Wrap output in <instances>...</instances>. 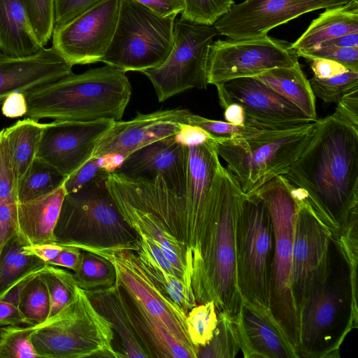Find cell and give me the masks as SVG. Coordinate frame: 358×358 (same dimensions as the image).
Wrapping results in <instances>:
<instances>
[{
    "instance_id": "6da1fadb",
    "label": "cell",
    "mask_w": 358,
    "mask_h": 358,
    "mask_svg": "<svg viewBox=\"0 0 358 358\" xmlns=\"http://www.w3.org/2000/svg\"><path fill=\"white\" fill-rule=\"evenodd\" d=\"M315 122L309 143L282 176L306 192L336 239L358 215V127L334 113Z\"/></svg>"
},
{
    "instance_id": "7a4b0ae2",
    "label": "cell",
    "mask_w": 358,
    "mask_h": 358,
    "mask_svg": "<svg viewBox=\"0 0 358 358\" xmlns=\"http://www.w3.org/2000/svg\"><path fill=\"white\" fill-rule=\"evenodd\" d=\"M245 194L222 164L216 173L208 203L192 287L199 303L213 301L218 312L236 318L243 299L236 275V229Z\"/></svg>"
},
{
    "instance_id": "3957f363",
    "label": "cell",
    "mask_w": 358,
    "mask_h": 358,
    "mask_svg": "<svg viewBox=\"0 0 358 358\" xmlns=\"http://www.w3.org/2000/svg\"><path fill=\"white\" fill-rule=\"evenodd\" d=\"M25 118L36 121H119L131 99L125 72L110 65L71 74L24 93Z\"/></svg>"
},
{
    "instance_id": "277c9868",
    "label": "cell",
    "mask_w": 358,
    "mask_h": 358,
    "mask_svg": "<svg viewBox=\"0 0 358 358\" xmlns=\"http://www.w3.org/2000/svg\"><path fill=\"white\" fill-rule=\"evenodd\" d=\"M31 338L39 358L124 357L113 345L112 323L78 285L62 310L34 325Z\"/></svg>"
},
{
    "instance_id": "5b68a950",
    "label": "cell",
    "mask_w": 358,
    "mask_h": 358,
    "mask_svg": "<svg viewBox=\"0 0 358 358\" xmlns=\"http://www.w3.org/2000/svg\"><path fill=\"white\" fill-rule=\"evenodd\" d=\"M315 121L246 137H221L216 142L217 152L248 194L287 171L311 139Z\"/></svg>"
},
{
    "instance_id": "8992f818",
    "label": "cell",
    "mask_w": 358,
    "mask_h": 358,
    "mask_svg": "<svg viewBox=\"0 0 358 358\" xmlns=\"http://www.w3.org/2000/svg\"><path fill=\"white\" fill-rule=\"evenodd\" d=\"M252 192L266 204L273 227L275 247L269 284L270 313L298 355L299 320L292 287L296 201L290 182L282 176L273 178Z\"/></svg>"
},
{
    "instance_id": "52a82bcc",
    "label": "cell",
    "mask_w": 358,
    "mask_h": 358,
    "mask_svg": "<svg viewBox=\"0 0 358 358\" xmlns=\"http://www.w3.org/2000/svg\"><path fill=\"white\" fill-rule=\"evenodd\" d=\"M332 273L314 289L299 315V358L339 357L345 338L357 328V292L349 269L340 280Z\"/></svg>"
},
{
    "instance_id": "ba28073f",
    "label": "cell",
    "mask_w": 358,
    "mask_h": 358,
    "mask_svg": "<svg viewBox=\"0 0 358 358\" xmlns=\"http://www.w3.org/2000/svg\"><path fill=\"white\" fill-rule=\"evenodd\" d=\"M106 181L66 194L55 229L57 244L110 247L135 241L137 234L120 213Z\"/></svg>"
},
{
    "instance_id": "9c48e42d",
    "label": "cell",
    "mask_w": 358,
    "mask_h": 358,
    "mask_svg": "<svg viewBox=\"0 0 358 358\" xmlns=\"http://www.w3.org/2000/svg\"><path fill=\"white\" fill-rule=\"evenodd\" d=\"M176 17L159 16L135 0H120L116 29L101 62L125 73L159 67L173 48Z\"/></svg>"
},
{
    "instance_id": "30bf717a",
    "label": "cell",
    "mask_w": 358,
    "mask_h": 358,
    "mask_svg": "<svg viewBox=\"0 0 358 358\" xmlns=\"http://www.w3.org/2000/svg\"><path fill=\"white\" fill-rule=\"evenodd\" d=\"M274 247L273 227L266 204L254 192L245 194L236 221L237 284L243 300L269 313Z\"/></svg>"
},
{
    "instance_id": "8fae6325",
    "label": "cell",
    "mask_w": 358,
    "mask_h": 358,
    "mask_svg": "<svg viewBox=\"0 0 358 358\" xmlns=\"http://www.w3.org/2000/svg\"><path fill=\"white\" fill-rule=\"evenodd\" d=\"M173 48L157 68L143 71L159 102L190 89H206L209 47L218 33L213 26L181 18L174 24Z\"/></svg>"
},
{
    "instance_id": "7c38bea8",
    "label": "cell",
    "mask_w": 358,
    "mask_h": 358,
    "mask_svg": "<svg viewBox=\"0 0 358 358\" xmlns=\"http://www.w3.org/2000/svg\"><path fill=\"white\" fill-rule=\"evenodd\" d=\"M290 185L297 203L292 287L299 320V315L310 294L333 271L331 245L334 238L313 210L306 192L292 182Z\"/></svg>"
},
{
    "instance_id": "4fadbf2b",
    "label": "cell",
    "mask_w": 358,
    "mask_h": 358,
    "mask_svg": "<svg viewBox=\"0 0 358 358\" xmlns=\"http://www.w3.org/2000/svg\"><path fill=\"white\" fill-rule=\"evenodd\" d=\"M76 248L110 262L115 270V285L139 302L177 341L197 357L198 349L187 334V314L164 294L146 273L133 250L132 243L110 247L79 245Z\"/></svg>"
},
{
    "instance_id": "5bb4252c",
    "label": "cell",
    "mask_w": 358,
    "mask_h": 358,
    "mask_svg": "<svg viewBox=\"0 0 358 358\" xmlns=\"http://www.w3.org/2000/svg\"><path fill=\"white\" fill-rule=\"evenodd\" d=\"M299 57L292 43L268 35L213 41L208 52V84L215 85L275 68L291 67L299 63Z\"/></svg>"
},
{
    "instance_id": "9a60e30c",
    "label": "cell",
    "mask_w": 358,
    "mask_h": 358,
    "mask_svg": "<svg viewBox=\"0 0 358 358\" xmlns=\"http://www.w3.org/2000/svg\"><path fill=\"white\" fill-rule=\"evenodd\" d=\"M120 0H101L54 28L52 48L72 66L101 62L113 37Z\"/></svg>"
},
{
    "instance_id": "2e32d148",
    "label": "cell",
    "mask_w": 358,
    "mask_h": 358,
    "mask_svg": "<svg viewBox=\"0 0 358 358\" xmlns=\"http://www.w3.org/2000/svg\"><path fill=\"white\" fill-rule=\"evenodd\" d=\"M351 0H245L234 4L213 26L229 39L259 38L300 15Z\"/></svg>"
},
{
    "instance_id": "e0dca14e",
    "label": "cell",
    "mask_w": 358,
    "mask_h": 358,
    "mask_svg": "<svg viewBox=\"0 0 358 358\" xmlns=\"http://www.w3.org/2000/svg\"><path fill=\"white\" fill-rule=\"evenodd\" d=\"M215 87L222 108L231 103L243 107L246 125L283 129L314 121L255 77L234 78Z\"/></svg>"
},
{
    "instance_id": "ac0fdd59",
    "label": "cell",
    "mask_w": 358,
    "mask_h": 358,
    "mask_svg": "<svg viewBox=\"0 0 358 358\" xmlns=\"http://www.w3.org/2000/svg\"><path fill=\"white\" fill-rule=\"evenodd\" d=\"M114 122L101 119L46 123L36 157L67 178L92 158L96 142Z\"/></svg>"
},
{
    "instance_id": "d6986e66",
    "label": "cell",
    "mask_w": 358,
    "mask_h": 358,
    "mask_svg": "<svg viewBox=\"0 0 358 358\" xmlns=\"http://www.w3.org/2000/svg\"><path fill=\"white\" fill-rule=\"evenodd\" d=\"M192 113L188 109L160 110L150 113L139 112L127 121H115L98 140L92 158L118 153L125 158L136 150L179 132Z\"/></svg>"
},
{
    "instance_id": "ffe728a7",
    "label": "cell",
    "mask_w": 358,
    "mask_h": 358,
    "mask_svg": "<svg viewBox=\"0 0 358 358\" xmlns=\"http://www.w3.org/2000/svg\"><path fill=\"white\" fill-rule=\"evenodd\" d=\"M189 178L185 192V246L193 265L199 258L211 189L221 163L216 150V141L189 146Z\"/></svg>"
},
{
    "instance_id": "44dd1931",
    "label": "cell",
    "mask_w": 358,
    "mask_h": 358,
    "mask_svg": "<svg viewBox=\"0 0 358 358\" xmlns=\"http://www.w3.org/2000/svg\"><path fill=\"white\" fill-rule=\"evenodd\" d=\"M189 147L175 135L154 141L127 156L115 172L132 178L161 176L169 187L185 191L189 178Z\"/></svg>"
},
{
    "instance_id": "7402d4cb",
    "label": "cell",
    "mask_w": 358,
    "mask_h": 358,
    "mask_svg": "<svg viewBox=\"0 0 358 358\" xmlns=\"http://www.w3.org/2000/svg\"><path fill=\"white\" fill-rule=\"evenodd\" d=\"M72 65L52 47L29 57L0 52V105L13 92H26L71 74Z\"/></svg>"
},
{
    "instance_id": "603a6c76",
    "label": "cell",
    "mask_w": 358,
    "mask_h": 358,
    "mask_svg": "<svg viewBox=\"0 0 358 358\" xmlns=\"http://www.w3.org/2000/svg\"><path fill=\"white\" fill-rule=\"evenodd\" d=\"M236 322L245 358H299L268 312L243 300Z\"/></svg>"
},
{
    "instance_id": "cb8c5ba5",
    "label": "cell",
    "mask_w": 358,
    "mask_h": 358,
    "mask_svg": "<svg viewBox=\"0 0 358 358\" xmlns=\"http://www.w3.org/2000/svg\"><path fill=\"white\" fill-rule=\"evenodd\" d=\"M66 194L62 185L48 194L27 201H17L15 233L24 246L56 243L55 229Z\"/></svg>"
},
{
    "instance_id": "d4e9b609",
    "label": "cell",
    "mask_w": 358,
    "mask_h": 358,
    "mask_svg": "<svg viewBox=\"0 0 358 358\" xmlns=\"http://www.w3.org/2000/svg\"><path fill=\"white\" fill-rule=\"evenodd\" d=\"M110 196L129 226L137 235L143 234L159 245L180 273L185 285L192 288L191 262L186 248L154 214L140 209L116 195Z\"/></svg>"
},
{
    "instance_id": "484cf974",
    "label": "cell",
    "mask_w": 358,
    "mask_h": 358,
    "mask_svg": "<svg viewBox=\"0 0 358 358\" xmlns=\"http://www.w3.org/2000/svg\"><path fill=\"white\" fill-rule=\"evenodd\" d=\"M43 48L38 39L22 0H0V52L29 57Z\"/></svg>"
},
{
    "instance_id": "4316f807",
    "label": "cell",
    "mask_w": 358,
    "mask_h": 358,
    "mask_svg": "<svg viewBox=\"0 0 358 358\" xmlns=\"http://www.w3.org/2000/svg\"><path fill=\"white\" fill-rule=\"evenodd\" d=\"M122 291L137 336L149 357H197L196 354L177 341L139 302L122 289Z\"/></svg>"
},
{
    "instance_id": "83f0119b",
    "label": "cell",
    "mask_w": 358,
    "mask_h": 358,
    "mask_svg": "<svg viewBox=\"0 0 358 358\" xmlns=\"http://www.w3.org/2000/svg\"><path fill=\"white\" fill-rule=\"evenodd\" d=\"M85 292L96 308L112 323L119 334L124 357H149L137 336L122 289L115 285L106 289Z\"/></svg>"
},
{
    "instance_id": "f1b7e54d",
    "label": "cell",
    "mask_w": 358,
    "mask_h": 358,
    "mask_svg": "<svg viewBox=\"0 0 358 358\" xmlns=\"http://www.w3.org/2000/svg\"><path fill=\"white\" fill-rule=\"evenodd\" d=\"M358 32V0L325 9L313 20L293 43L297 52L305 51L321 43L350 33Z\"/></svg>"
},
{
    "instance_id": "f546056e",
    "label": "cell",
    "mask_w": 358,
    "mask_h": 358,
    "mask_svg": "<svg viewBox=\"0 0 358 358\" xmlns=\"http://www.w3.org/2000/svg\"><path fill=\"white\" fill-rule=\"evenodd\" d=\"M253 77L296 106L309 119H317L315 96L299 63L272 69Z\"/></svg>"
},
{
    "instance_id": "4dcf8cb0",
    "label": "cell",
    "mask_w": 358,
    "mask_h": 358,
    "mask_svg": "<svg viewBox=\"0 0 358 358\" xmlns=\"http://www.w3.org/2000/svg\"><path fill=\"white\" fill-rule=\"evenodd\" d=\"M45 124L30 118L3 128L10 166L17 189L36 157Z\"/></svg>"
},
{
    "instance_id": "1f68e13d",
    "label": "cell",
    "mask_w": 358,
    "mask_h": 358,
    "mask_svg": "<svg viewBox=\"0 0 358 358\" xmlns=\"http://www.w3.org/2000/svg\"><path fill=\"white\" fill-rule=\"evenodd\" d=\"M132 247L141 266L155 284L187 314L196 305L192 288L187 287L179 278L163 268L136 238L133 241Z\"/></svg>"
},
{
    "instance_id": "d6a6232c",
    "label": "cell",
    "mask_w": 358,
    "mask_h": 358,
    "mask_svg": "<svg viewBox=\"0 0 358 358\" xmlns=\"http://www.w3.org/2000/svg\"><path fill=\"white\" fill-rule=\"evenodd\" d=\"M24 245L15 233L4 245L0 255V296L21 279L43 269L46 263L23 252Z\"/></svg>"
},
{
    "instance_id": "836d02e7",
    "label": "cell",
    "mask_w": 358,
    "mask_h": 358,
    "mask_svg": "<svg viewBox=\"0 0 358 358\" xmlns=\"http://www.w3.org/2000/svg\"><path fill=\"white\" fill-rule=\"evenodd\" d=\"M66 178L36 157L19 185L17 201H27L48 194L63 185Z\"/></svg>"
},
{
    "instance_id": "e575fe53",
    "label": "cell",
    "mask_w": 358,
    "mask_h": 358,
    "mask_svg": "<svg viewBox=\"0 0 358 358\" xmlns=\"http://www.w3.org/2000/svg\"><path fill=\"white\" fill-rule=\"evenodd\" d=\"M73 276L78 286L85 291L109 288L115 285V270L105 258L82 250V258Z\"/></svg>"
},
{
    "instance_id": "d590c367",
    "label": "cell",
    "mask_w": 358,
    "mask_h": 358,
    "mask_svg": "<svg viewBox=\"0 0 358 358\" xmlns=\"http://www.w3.org/2000/svg\"><path fill=\"white\" fill-rule=\"evenodd\" d=\"M40 273L27 282L19 297V308L25 319V324L29 325L43 323L49 317V294Z\"/></svg>"
},
{
    "instance_id": "8d00e7d4",
    "label": "cell",
    "mask_w": 358,
    "mask_h": 358,
    "mask_svg": "<svg viewBox=\"0 0 358 358\" xmlns=\"http://www.w3.org/2000/svg\"><path fill=\"white\" fill-rule=\"evenodd\" d=\"M218 322L212 339L198 350L197 357L234 358L240 350L236 318L217 311Z\"/></svg>"
},
{
    "instance_id": "74e56055",
    "label": "cell",
    "mask_w": 358,
    "mask_h": 358,
    "mask_svg": "<svg viewBox=\"0 0 358 358\" xmlns=\"http://www.w3.org/2000/svg\"><path fill=\"white\" fill-rule=\"evenodd\" d=\"M217 322V310L212 301L196 305L187 313V334L190 341L198 350L206 346L212 339Z\"/></svg>"
},
{
    "instance_id": "f35d334b",
    "label": "cell",
    "mask_w": 358,
    "mask_h": 358,
    "mask_svg": "<svg viewBox=\"0 0 358 358\" xmlns=\"http://www.w3.org/2000/svg\"><path fill=\"white\" fill-rule=\"evenodd\" d=\"M40 275L46 284L49 294L50 317L67 304L77 284L73 273L50 264H46Z\"/></svg>"
},
{
    "instance_id": "ab89813d",
    "label": "cell",
    "mask_w": 358,
    "mask_h": 358,
    "mask_svg": "<svg viewBox=\"0 0 358 358\" xmlns=\"http://www.w3.org/2000/svg\"><path fill=\"white\" fill-rule=\"evenodd\" d=\"M34 325L0 328V358H39L31 342Z\"/></svg>"
},
{
    "instance_id": "60d3db41",
    "label": "cell",
    "mask_w": 358,
    "mask_h": 358,
    "mask_svg": "<svg viewBox=\"0 0 358 358\" xmlns=\"http://www.w3.org/2000/svg\"><path fill=\"white\" fill-rule=\"evenodd\" d=\"M309 83L315 96L327 103H336L348 92L358 87V71L348 70L323 79L313 76Z\"/></svg>"
},
{
    "instance_id": "b9f144b4",
    "label": "cell",
    "mask_w": 358,
    "mask_h": 358,
    "mask_svg": "<svg viewBox=\"0 0 358 358\" xmlns=\"http://www.w3.org/2000/svg\"><path fill=\"white\" fill-rule=\"evenodd\" d=\"M181 19L199 24L213 26L234 4V0H183Z\"/></svg>"
},
{
    "instance_id": "7bdbcfd3",
    "label": "cell",
    "mask_w": 358,
    "mask_h": 358,
    "mask_svg": "<svg viewBox=\"0 0 358 358\" xmlns=\"http://www.w3.org/2000/svg\"><path fill=\"white\" fill-rule=\"evenodd\" d=\"M17 203V190L13 182L0 178V255L6 243L15 234Z\"/></svg>"
},
{
    "instance_id": "ee69618b",
    "label": "cell",
    "mask_w": 358,
    "mask_h": 358,
    "mask_svg": "<svg viewBox=\"0 0 358 358\" xmlns=\"http://www.w3.org/2000/svg\"><path fill=\"white\" fill-rule=\"evenodd\" d=\"M38 39L45 47L55 28L54 0H22Z\"/></svg>"
},
{
    "instance_id": "f6af8a7d",
    "label": "cell",
    "mask_w": 358,
    "mask_h": 358,
    "mask_svg": "<svg viewBox=\"0 0 358 358\" xmlns=\"http://www.w3.org/2000/svg\"><path fill=\"white\" fill-rule=\"evenodd\" d=\"M187 124L200 127L213 136L227 138L246 137L268 130L248 125L237 126L226 121L211 120L193 113L189 115Z\"/></svg>"
},
{
    "instance_id": "bcb514c9",
    "label": "cell",
    "mask_w": 358,
    "mask_h": 358,
    "mask_svg": "<svg viewBox=\"0 0 358 358\" xmlns=\"http://www.w3.org/2000/svg\"><path fill=\"white\" fill-rule=\"evenodd\" d=\"M101 164V157L91 158L78 171L67 177L63 184L66 194L76 192L93 182L107 180L110 173Z\"/></svg>"
},
{
    "instance_id": "7dc6e473",
    "label": "cell",
    "mask_w": 358,
    "mask_h": 358,
    "mask_svg": "<svg viewBox=\"0 0 358 358\" xmlns=\"http://www.w3.org/2000/svg\"><path fill=\"white\" fill-rule=\"evenodd\" d=\"M299 57L306 59L323 58L336 62L348 69L358 71V48L315 47L297 52Z\"/></svg>"
},
{
    "instance_id": "c3c4849f",
    "label": "cell",
    "mask_w": 358,
    "mask_h": 358,
    "mask_svg": "<svg viewBox=\"0 0 358 358\" xmlns=\"http://www.w3.org/2000/svg\"><path fill=\"white\" fill-rule=\"evenodd\" d=\"M101 0H54L55 27L62 25Z\"/></svg>"
},
{
    "instance_id": "681fc988",
    "label": "cell",
    "mask_w": 358,
    "mask_h": 358,
    "mask_svg": "<svg viewBox=\"0 0 358 358\" xmlns=\"http://www.w3.org/2000/svg\"><path fill=\"white\" fill-rule=\"evenodd\" d=\"M334 114L358 127V87L350 90L338 100Z\"/></svg>"
},
{
    "instance_id": "f907efd6",
    "label": "cell",
    "mask_w": 358,
    "mask_h": 358,
    "mask_svg": "<svg viewBox=\"0 0 358 358\" xmlns=\"http://www.w3.org/2000/svg\"><path fill=\"white\" fill-rule=\"evenodd\" d=\"M220 138L209 134L200 127L189 124H183L179 132L175 135L178 143L188 147L211 141L217 142Z\"/></svg>"
},
{
    "instance_id": "816d5d0a",
    "label": "cell",
    "mask_w": 358,
    "mask_h": 358,
    "mask_svg": "<svg viewBox=\"0 0 358 358\" xmlns=\"http://www.w3.org/2000/svg\"><path fill=\"white\" fill-rule=\"evenodd\" d=\"M162 17L177 16L185 8L183 0H135Z\"/></svg>"
},
{
    "instance_id": "f5cc1de1",
    "label": "cell",
    "mask_w": 358,
    "mask_h": 358,
    "mask_svg": "<svg viewBox=\"0 0 358 358\" xmlns=\"http://www.w3.org/2000/svg\"><path fill=\"white\" fill-rule=\"evenodd\" d=\"M307 60L313 73V76L318 78H331L350 70L341 64L330 59L313 58Z\"/></svg>"
},
{
    "instance_id": "db71d44e",
    "label": "cell",
    "mask_w": 358,
    "mask_h": 358,
    "mask_svg": "<svg viewBox=\"0 0 358 358\" xmlns=\"http://www.w3.org/2000/svg\"><path fill=\"white\" fill-rule=\"evenodd\" d=\"M27 110V103L23 92H13L9 94L1 103L2 113L7 117H24Z\"/></svg>"
},
{
    "instance_id": "11a10c76",
    "label": "cell",
    "mask_w": 358,
    "mask_h": 358,
    "mask_svg": "<svg viewBox=\"0 0 358 358\" xmlns=\"http://www.w3.org/2000/svg\"><path fill=\"white\" fill-rule=\"evenodd\" d=\"M81 258L80 249L73 246H64L57 257L47 264L64 267L75 272L80 266Z\"/></svg>"
},
{
    "instance_id": "9f6ffc18",
    "label": "cell",
    "mask_w": 358,
    "mask_h": 358,
    "mask_svg": "<svg viewBox=\"0 0 358 358\" xmlns=\"http://www.w3.org/2000/svg\"><path fill=\"white\" fill-rule=\"evenodd\" d=\"M25 323V319L17 304L0 299V326L17 325Z\"/></svg>"
},
{
    "instance_id": "6f0895ef",
    "label": "cell",
    "mask_w": 358,
    "mask_h": 358,
    "mask_svg": "<svg viewBox=\"0 0 358 358\" xmlns=\"http://www.w3.org/2000/svg\"><path fill=\"white\" fill-rule=\"evenodd\" d=\"M63 248L57 243H43L25 245L22 249L25 254L34 255L48 264L57 257Z\"/></svg>"
},
{
    "instance_id": "680465c9",
    "label": "cell",
    "mask_w": 358,
    "mask_h": 358,
    "mask_svg": "<svg viewBox=\"0 0 358 358\" xmlns=\"http://www.w3.org/2000/svg\"><path fill=\"white\" fill-rule=\"evenodd\" d=\"M325 46L340 48H358V32L350 33L348 34L343 35L341 36H338L330 40L325 41L315 47Z\"/></svg>"
},
{
    "instance_id": "91938a15",
    "label": "cell",
    "mask_w": 358,
    "mask_h": 358,
    "mask_svg": "<svg viewBox=\"0 0 358 358\" xmlns=\"http://www.w3.org/2000/svg\"><path fill=\"white\" fill-rule=\"evenodd\" d=\"M225 121L237 126H245V114L243 107L237 103H231L224 108Z\"/></svg>"
},
{
    "instance_id": "94428289",
    "label": "cell",
    "mask_w": 358,
    "mask_h": 358,
    "mask_svg": "<svg viewBox=\"0 0 358 358\" xmlns=\"http://www.w3.org/2000/svg\"><path fill=\"white\" fill-rule=\"evenodd\" d=\"M102 166L109 173L115 172L122 164L125 157L118 153L105 155L101 157Z\"/></svg>"
}]
</instances>
